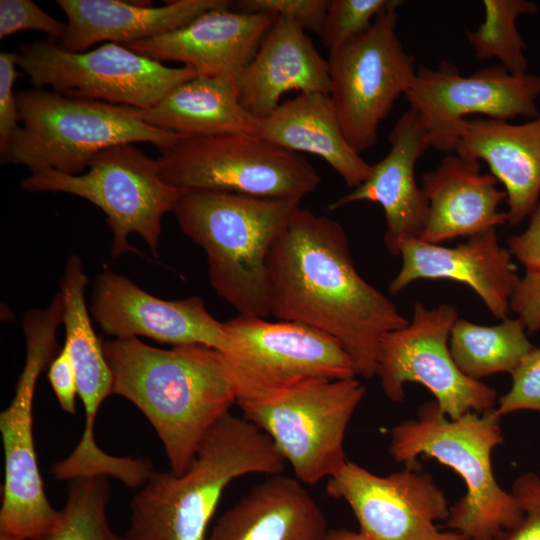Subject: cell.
<instances>
[{
    "label": "cell",
    "mask_w": 540,
    "mask_h": 540,
    "mask_svg": "<svg viewBox=\"0 0 540 540\" xmlns=\"http://www.w3.org/2000/svg\"><path fill=\"white\" fill-rule=\"evenodd\" d=\"M510 311L527 331L540 330V270L525 271L511 296Z\"/></svg>",
    "instance_id": "cell-38"
},
{
    "label": "cell",
    "mask_w": 540,
    "mask_h": 540,
    "mask_svg": "<svg viewBox=\"0 0 540 540\" xmlns=\"http://www.w3.org/2000/svg\"><path fill=\"white\" fill-rule=\"evenodd\" d=\"M0 540H19V539L9 534L0 533Z\"/></svg>",
    "instance_id": "cell-42"
},
{
    "label": "cell",
    "mask_w": 540,
    "mask_h": 540,
    "mask_svg": "<svg viewBox=\"0 0 540 540\" xmlns=\"http://www.w3.org/2000/svg\"><path fill=\"white\" fill-rule=\"evenodd\" d=\"M365 392L355 377L312 379L238 406L242 416L271 439L295 478L316 484L348 461L345 433Z\"/></svg>",
    "instance_id": "cell-10"
},
{
    "label": "cell",
    "mask_w": 540,
    "mask_h": 540,
    "mask_svg": "<svg viewBox=\"0 0 540 540\" xmlns=\"http://www.w3.org/2000/svg\"><path fill=\"white\" fill-rule=\"evenodd\" d=\"M111 496L107 477L70 481L55 527L37 540H126L110 527L106 509Z\"/></svg>",
    "instance_id": "cell-31"
},
{
    "label": "cell",
    "mask_w": 540,
    "mask_h": 540,
    "mask_svg": "<svg viewBox=\"0 0 540 540\" xmlns=\"http://www.w3.org/2000/svg\"><path fill=\"white\" fill-rule=\"evenodd\" d=\"M527 228L507 238V249L525 270H540V201L530 214Z\"/></svg>",
    "instance_id": "cell-40"
},
{
    "label": "cell",
    "mask_w": 540,
    "mask_h": 540,
    "mask_svg": "<svg viewBox=\"0 0 540 540\" xmlns=\"http://www.w3.org/2000/svg\"><path fill=\"white\" fill-rule=\"evenodd\" d=\"M17 66L39 89L51 87L61 95L141 110L198 75L189 67H168L114 42L73 53L49 38L20 46Z\"/></svg>",
    "instance_id": "cell-12"
},
{
    "label": "cell",
    "mask_w": 540,
    "mask_h": 540,
    "mask_svg": "<svg viewBox=\"0 0 540 540\" xmlns=\"http://www.w3.org/2000/svg\"><path fill=\"white\" fill-rule=\"evenodd\" d=\"M91 314L102 331L114 338L147 337L173 346L198 344L221 351L223 323L197 296L164 300L109 268L98 274L91 296Z\"/></svg>",
    "instance_id": "cell-17"
},
{
    "label": "cell",
    "mask_w": 540,
    "mask_h": 540,
    "mask_svg": "<svg viewBox=\"0 0 540 540\" xmlns=\"http://www.w3.org/2000/svg\"><path fill=\"white\" fill-rule=\"evenodd\" d=\"M17 52L0 53V155L1 163H8L9 145L20 126L14 83L17 78Z\"/></svg>",
    "instance_id": "cell-37"
},
{
    "label": "cell",
    "mask_w": 540,
    "mask_h": 540,
    "mask_svg": "<svg viewBox=\"0 0 540 540\" xmlns=\"http://www.w3.org/2000/svg\"><path fill=\"white\" fill-rule=\"evenodd\" d=\"M496 408L450 419L435 400L417 410V417L390 429L391 457L406 467L419 456L431 457L457 472L466 493L450 507L446 520L463 540H494L516 526L522 510L512 493L497 483L491 455L504 442Z\"/></svg>",
    "instance_id": "cell-5"
},
{
    "label": "cell",
    "mask_w": 540,
    "mask_h": 540,
    "mask_svg": "<svg viewBox=\"0 0 540 540\" xmlns=\"http://www.w3.org/2000/svg\"><path fill=\"white\" fill-rule=\"evenodd\" d=\"M518 318H506L499 324L484 326L464 319L454 323L449 338L452 358L467 377L478 380L512 373L534 347Z\"/></svg>",
    "instance_id": "cell-29"
},
{
    "label": "cell",
    "mask_w": 540,
    "mask_h": 540,
    "mask_svg": "<svg viewBox=\"0 0 540 540\" xmlns=\"http://www.w3.org/2000/svg\"><path fill=\"white\" fill-rule=\"evenodd\" d=\"M229 7L209 10L179 29L125 46L161 63L179 62L198 75L239 83L277 16Z\"/></svg>",
    "instance_id": "cell-18"
},
{
    "label": "cell",
    "mask_w": 540,
    "mask_h": 540,
    "mask_svg": "<svg viewBox=\"0 0 540 540\" xmlns=\"http://www.w3.org/2000/svg\"><path fill=\"white\" fill-rule=\"evenodd\" d=\"M389 143V152L372 165L370 177L332 202L329 210L360 201L381 205L386 222L384 243L397 256L406 241L421 240L427 225L429 204L416 182L415 166L430 147L426 132L411 109L396 121Z\"/></svg>",
    "instance_id": "cell-20"
},
{
    "label": "cell",
    "mask_w": 540,
    "mask_h": 540,
    "mask_svg": "<svg viewBox=\"0 0 540 540\" xmlns=\"http://www.w3.org/2000/svg\"><path fill=\"white\" fill-rule=\"evenodd\" d=\"M491 173H482L481 162L448 153L440 164L426 171L421 188L429 204L422 241L440 244L457 237H470L508 222L498 210L506 192Z\"/></svg>",
    "instance_id": "cell-21"
},
{
    "label": "cell",
    "mask_w": 540,
    "mask_h": 540,
    "mask_svg": "<svg viewBox=\"0 0 540 540\" xmlns=\"http://www.w3.org/2000/svg\"><path fill=\"white\" fill-rule=\"evenodd\" d=\"M23 30L44 32L59 43L66 35L67 23L53 18L31 0H1L0 39Z\"/></svg>",
    "instance_id": "cell-34"
},
{
    "label": "cell",
    "mask_w": 540,
    "mask_h": 540,
    "mask_svg": "<svg viewBox=\"0 0 540 540\" xmlns=\"http://www.w3.org/2000/svg\"><path fill=\"white\" fill-rule=\"evenodd\" d=\"M16 100L21 124L10 140L8 163L31 173L79 175L107 147L149 142L159 149L183 136L145 123L123 105L39 88L16 91Z\"/></svg>",
    "instance_id": "cell-6"
},
{
    "label": "cell",
    "mask_w": 540,
    "mask_h": 540,
    "mask_svg": "<svg viewBox=\"0 0 540 540\" xmlns=\"http://www.w3.org/2000/svg\"><path fill=\"white\" fill-rule=\"evenodd\" d=\"M301 201L209 190L180 191L174 213L206 253L215 292L238 314L270 313L268 257Z\"/></svg>",
    "instance_id": "cell-4"
},
{
    "label": "cell",
    "mask_w": 540,
    "mask_h": 540,
    "mask_svg": "<svg viewBox=\"0 0 540 540\" xmlns=\"http://www.w3.org/2000/svg\"><path fill=\"white\" fill-rule=\"evenodd\" d=\"M330 89L328 61L300 26L283 16L277 17L238 83L240 102L256 119L271 114L287 92L329 95Z\"/></svg>",
    "instance_id": "cell-22"
},
{
    "label": "cell",
    "mask_w": 540,
    "mask_h": 540,
    "mask_svg": "<svg viewBox=\"0 0 540 540\" xmlns=\"http://www.w3.org/2000/svg\"><path fill=\"white\" fill-rule=\"evenodd\" d=\"M285 460L243 416L226 414L206 434L189 468L152 471L130 502L126 540H206L226 487L249 474H281Z\"/></svg>",
    "instance_id": "cell-3"
},
{
    "label": "cell",
    "mask_w": 540,
    "mask_h": 540,
    "mask_svg": "<svg viewBox=\"0 0 540 540\" xmlns=\"http://www.w3.org/2000/svg\"><path fill=\"white\" fill-rule=\"evenodd\" d=\"M328 0H240L231 6L246 13H262L286 17L305 32L320 35L328 9Z\"/></svg>",
    "instance_id": "cell-35"
},
{
    "label": "cell",
    "mask_w": 540,
    "mask_h": 540,
    "mask_svg": "<svg viewBox=\"0 0 540 540\" xmlns=\"http://www.w3.org/2000/svg\"><path fill=\"white\" fill-rule=\"evenodd\" d=\"M457 320L452 305L427 308L416 302L408 325L383 338L376 375L389 400L402 402L405 384L419 383L450 419L495 408L496 391L464 375L452 358L449 338Z\"/></svg>",
    "instance_id": "cell-14"
},
{
    "label": "cell",
    "mask_w": 540,
    "mask_h": 540,
    "mask_svg": "<svg viewBox=\"0 0 540 540\" xmlns=\"http://www.w3.org/2000/svg\"><path fill=\"white\" fill-rule=\"evenodd\" d=\"M47 377L60 408L71 415L76 413L77 377L67 350L62 347L49 365Z\"/></svg>",
    "instance_id": "cell-39"
},
{
    "label": "cell",
    "mask_w": 540,
    "mask_h": 540,
    "mask_svg": "<svg viewBox=\"0 0 540 540\" xmlns=\"http://www.w3.org/2000/svg\"><path fill=\"white\" fill-rule=\"evenodd\" d=\"M400 255L401 269L388 287L391 294L420 279L452 280L470 287L494 317L508 318L510 299L521 277L509 250L500 246L496 228L455 247L412 239L402 245Z\"/></svg>",
    "instance_id": "cell-19"
},
{
    "label": "cell",
    "mask_w": 540,
    "mask_h": 540,
    "mask_svg": "<svg viewBox=\"0 0 540 540\" xmlns=\"http://www.w3.org/2000/svg\"><path fill=\"white\" fill-rule=\"evenodd\" d=\"M329 529L297 478L272 475L226 510L206 540H324Z\"/></svg>",
    "instance_id": "cell-25"
},
{
    "label": "cell",
    "mask_w": 540,
    "mask_h": 540,
    "mask_svg": "<svg viewBox=\"0 0 540 540\" xmlns=\"http://www.w3.org/2000/svg\"><path fill=\"white\" fill-rule=\"evenodd\" d=\"M20 185L32 192L73 194L99 207L112 231L113 258L136 251L128 242L131 233L139 234L158 256L162 218L174 211L180 195L162 179L156 159L131 143L101 150L82 174L44 169L31 173Z\"/></svg>",
    "instance_id": "cell-9"
},
{
    "label": "cell",
    "mask_w": 540,
    "mask_h": 540,
    "mask_svg": "<svg viewBox=\"0 0 540 540\" xmlns=\"http://www.w3.org/2000/svg\"><path fill=\"white\" fill-rule=\"evenodd\" d=\"M329 496L351 508L359 532L369 540H463L454 531H441L450 507L432 476L418 465L380 476L347 461L327 481Z\"/></svg>",
    "instance_id": "cell-16"
},
{
    "label": "cell",
    "mask_w": 540,
    "mask_h": 540,
    "mask_svg": "<svg viewBox=\"0 0 540 540\" xmlns=\"http://www.w3.org/2000/svg\"><path fill=\"white\" fill-rule=\"evenodd\" d=\"M454 152L487 163L504 186L511 225L530 216L540 199V115L521 124L465 119Z\"/></svg>",
    "instance_id": "cell-24"
},
{
    "label": "cell",
    "mask_w": 540,
    "mask_h": 540,
    "mask_svg": "<svg viewBox=\"0 0 540 540\" xmlns=\"http://www.w3.org/2000/svg\"><path fill=\"white\" fill-rule=\"evenodd\" d=\"M324 540H369L359 531H351L347 529L329 530Z\"/></svg>",
    "instance_id": "cell-41"
},
{
    "label": "cell",
    "mask_w": 540,
    "mask_h": 540,
    "mask_svg": "<svg viewBox=\"0 0 540 540\" xmlns=\"http://www.w3.org/2000/svg\"><path fill=\"white\" fill-rule=\"evenodd\" d=\"M220 351L236 404L263 400L312 379L357 376L350 355L331 336L303 324L238 314L223 323Z\"/></svg>",
    "instance_id": "cell-11"
},
{
    "label": "cell",
    "mask_w": 540,
    "mask_h": 540,
    "mask_svg": "<svg viewBox=\"0 0 540 540\" xmlns=\"http://www.w3.org/2000/svg\"><path fill=\"white\" fill-rule=\"evenodd\" d=\"M88 284L83 264L77 255L67 261L60 282L64 303L63 325L65 342L75 369L78 396L84 407V429L82 440H95L94 425L97 413L105 400L112 394L113 373L104 354L103 342L95 333L85 302Z\"/></svg>",
    "instance_id": "cell-28"
},
{
    "label": "cell",
    "mask_w": 540,
    "mask_h": 540,
    "mask_svg": "<svg viewBox=\"0 0 540 540\" xmlns=\"http://www.w3.org/2000/svg\"><path fill=\"white\" fill-rule=\"evenodd\" d=\"M398 8L386 9L366 32L329 51V96L346 140L358 153L376 144L381 121L417 72L396 33Z\"/></svg>",
    "instance_id": "cell-13"
},
{
    "label": "cell",
    "mask_w": 540,
    "mask_h": 540,
    "mask_svg": "<svg viewBox=\"0 0 540 540\" xmlns=\"http://www.w3.org/2000/svg\"><path fill=\"white\" fill-rule=\"evenodd\" d=\"M127 108L145 123L183 136L257 134L258 119L242 106L238 82L227 77L197 75L149 109Z\"/></svg>",
    "instance_id": "cell-27"
},
{
    "label": "cell",
    "mask_w": 540,
    "mask_h": 540,
    "mask_svg": "<svg viewBox=\"0 0 540 540\" xmlns=\"http://www.w3.org/2000/svg\"><path fill=\"white\" fill-rule=\"evenodd\" d=\"M103 349L113 373L112 394L143 413L170 470L184 473L206 434L236 403L223 354L198 344L160 349L136 337L104 340Z\"/></svg>",
    "instance_id": "cell-2"
},
{
    "label": "cell",
    "mask_w": 540,
    "mask_h": 540,
    "mask_svg": "<svg viewBox=\"0 0 540 540\" xmlns=\"http://www.w3.org/2000/svg\"><path fill=\"white\" fill-rule=\"evenodd\" d=\"M257 135L292 152L321 157L352 189L371 175L367 163L346 140L330 96L300 93L258 119Z\"/></svg>",
    "instance_id": "cell-26"
},
{
    "label": "cell",
    "mask_w": 540,
    "mask_h": 540,
    "mask_svg": "<svg viewBox=\"0 0 540 540\" xmlns=\"http://www.w3.org/2000/svg\"><path fill=\"white\" fill-rule=\"evenodd\" d=\"M159 151L158 172L179 191L302 201L321 182L305 157L257 134L182 136Z\"/></svg>",
    "instance_id": "cell-7"
},
{
    "label": "cell",
    "mask_w": 540,
    "mask_h": 540,
    "mask_svg": "<svg viewBox=\"0 0 540 540\" xmlns=\"http://www.w3.org/2000/svg\"><path fill=\"white\" fill-rule=\"evenodd\" d=\"M64 304L57 293L46 309L27 311L23 319L26 360L14 397L0 413L5 478L0 533L37 540L57 524L60 510L50 504L38 467L33 437V400L41 372L60 352L56 331L63 324Z\"/></svg>",
    "instance_id": "cell-8"
},
{
    "label": "cell",
    "mask_w": 540,
    "mask_h": 540,
    "mask_svg": "<svg viewBox=\"0 0 540 540\" xmlns=\"http://www.w3.org/2000/svg\"><path fill=\"white\" fill-rule=\"evenodd\" d=\"M227 0H177L153 7L152 2L121 0H57L67 17V32L57 43L73 53L105 41L128 45L179 29L201 14L229 7Z\"/></svg>",
    "instance_id": "cell-23"
},
{
    "label": "cell",
    "mask_w": 540,
    "mask_h": 540,
    "mask_svg": "<svg viewBox=\"0 0 540 540\" xmlns=\"http://www.w3.org/2000/svg\"><path fill=\"white\" fill-rule=\"evenodd\" d=\"M267 266L271 315L331 336L350 355L357 375L375 376L383 338L409 320L358 273L341 224L300 207Z\"/></svg>",
    "instance_id": "cell-1"
},
{
    "label": "cell",
    "mask_w": 540,
    "mask_h": 540,
    "mask_svg": "<svg viewBox=\"0 0 540 540\" xmlns=\"http://www.w3.org/2000/svg\"><path fill=\"white\" fill-rule=\"evenodd\" d=\"M511 493L522 510V518L494 540H540V476L534 472L520 475Z\"/></svg>",
    "instance_id": "cell-36"
},
{
    "label": "cell",
    "mask_w": 540,
    "mask_h": 540,
    "mask_svg": "<svg viewBox=\"0 0 540 540\" xmlns=\"http://www.w3.org/2000/svg\"><path fill=\"white\" fill-rule=\"evenodd\" d=\"M509 391L498 399L496 411L502 417L522 410L540 412V348L533 347L511 373Z\"/></svg>",
    "instance_id": "cell-33"
},
{
    "label": "cell",
    "mask_w": 540,
    "mask_h": 540,
    "mask_svg": "<svg viewBox=\"0 0 540 540\" xmlns=\"http://www.w3.org/2000/svg\"><path fill=\"white\" fill-rule=\"evenodd\" d=\"M401 0H331L320 33L330 51L366 32L376 17L388 8L401 6Z\"/></svg>",
    "instance_id": "cell-32"
},
{
    "label": "cell",
    "mask_w": 540,
    "mask_h": 540,
    "mask_svg": "<svg viewBox=\"0 0 540 540\" xmlns=\"http://www.w3.org/2000/svg\"><path fill=\"white\" fill-rule=\"evenodd\" d=\"M484 21L466 38L479 61L497 59L511 74L528 73L527 45L516 22L522 15H535L537 3L529 0H484Z\"/></svg>",
    "instance_id": "cell-30"
},
{
    "label": "cell",
    "mask_w": 540,
    "mask_h": 540,
    "mask_svg": "<svg viewBox=\"0 0 540 540\" xmlns=\"http://www.w3.org/2000/svg\"><path fill=\"white\" fill-rule=\"evenodd\" d=\"M424 128L430 148L453 153L468 116L509 121L540 115V76L511 74L500 64L464 76L442 60L435 68L420 67L404 95Z\"/></svg>",
    "instance_id": "cell-15"
}]
</instances>
